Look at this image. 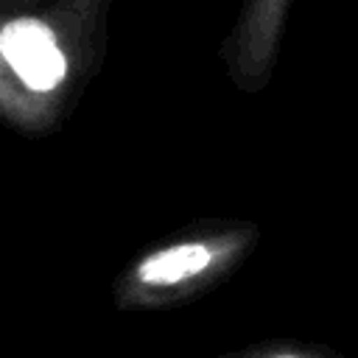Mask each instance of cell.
I'll return each mask as SVG.
<instances>
[{
	"mask_svg": "<svg viewBox=\"0 0 358 358\" xmlns=\"http://www.w3.org/2000/svg\"><path fill=\"white\" fill-rule=\"evenodd\" d=\"M112 0L0 6V101L53 98L103 39Z\"/></svg>",
	"mask_w": 358,
	"mask_h": 358,
	"instance_id": "obj_1",
	"label": "cell"
},
{
	"mask_svg": "<svg viewBox=\"0 0 358 358\" xmlns=\"http://www.w3.org/2000/svg\"><path fill=\"white\" fill-rule=\"evenodd\" d=\"M294 0H243L229 34V64L238 78H263L277 56Z\"/></svg>",
	"mask_w": 358,
	"mask_h": 358,
	"instance_id": "obj_2",
	"label": "cell"
},
{
	"mask_svg": "<svg viewBox=\"0 0 358 358\" xmlns=\"http://www.w3.org/2000/svg\"><path fill=\"white\" fill-rule=\"evenodd\" d=\"M213 263V249L207 243H176L148 255L137 266V280L145 285H179L201 274Z\"/></svg>",
	"mask_w": 358,
	"mask_h": 358,
	"instance_id": "obj_3",
	"label": "cell"
},
{
	"mask_svg": "<svg viewBox=\"0 0 358 358\" xmlns=\"http://www.w3.org/2000/svg\"><path fill=\"white\" fill-rule=\"evenodd\" d=\"M14 3H42V0H0V6H14Z\"/></svg>",
	"mask_w": 358,
	"mask_h": 358,
	"instance_id": "obj_4",
	"label": "cell"
},
{
	"mask_svg": "<svg viewBox=\"0 0 358 358\" xmlns=\"http://www.w3.org/2000/svg\"><path fill=\"white\" fill-rule=\"evenodd\" d=\"M268 358H305V355H291V352H282V355H268Z\"/></svg>",
	"mask_w": 358,
	"mask_h": 358,
	"instance_id": "obj_5",
	"label": "cell"
}]
</instances>
